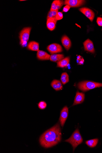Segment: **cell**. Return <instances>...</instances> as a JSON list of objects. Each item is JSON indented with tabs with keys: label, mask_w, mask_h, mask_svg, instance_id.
Instances as JSON below:
<instances>
[{
	"label": "cell",
	"mask_w": 102,
	"mask_h": 153,
	"mask_svg": "<svg viewBox=\"0 0 102 153\" xmlns=\"http://www.w3.org/2000/svg\"><path fill=\"white\" fill-rule=\"evenodd\" d=\"M69 57H67L57 62V67L60 68H64L67 66L70 62Z\"/></svg>",
	"instance_id": "e0dca14e"
},
{
	"label": "cell",
	"mask_w": 102,
	"mask_h": 153,
	"mask_svg": "<svg viewBox=\"0 0 102 153\" xmlns=\"http://www.w3.org/2000/svg\"><path fill=\"white\" fill-rule=\"evenodd\" d=\"M85 51L92 53H95V51L92 42L89 39L86 40L83 43Z\"/></svg>",
	"instance_id": "9c48e42d"
},
{
	"label": "cell",
	"mask_w": 102,
	"mask_h": 153,
	"mask_svg": "<svg viewBox=\"0 0 102 153\" xmlns=\"http://www.w3.org/2000/svg\"><path fill=\"white\" fill-rule=\"evenodd\" d=\"M20 1H25V0H20Z\"/></svg>",
	"instance_id": "83f0119b"
},
{
	"label": "cell",
	"mask_w": 102,
	"mask_h": 153,
	"mask_svg": "<svg viewBox=\"0 0 102 153\" xmlns=\"http://www.w3.org/2000/svg\"><path fill=\"white\" fill-rule=\"evenodd\" d=\"M65 142L70 143L72 145L74 151L77 147L83 142V139L79 129L77 128L70 137L66 140Z\"/></svg>",
	"instance_id": "3957f363"
},
{
	"label": "cell",
	"mask_w": 102,
	"mask_h": 153,
	"mask_svg": "<svg viewBox=\"0 0 102 153\" xmlns=\"http://www.w3.org/2000/svg\"><path fill=\"white\" fill-rule=\"evenodd\" d=\"M63 45L67 51H68L70 48L71 43L69 38L66 35L63 36L61 39Z\"/></svg>",
	"instance_id": "7c38bea8"
},
{
	"label": "cell",
	"mask_w": 102,
	"mask_h": 153,
	"mask_svg": "<svg viewBox=\"0 0 102 153\" xmlns=\"http://www.w3.org/2000/svg\"><path fill=\"white\" fill-rule=\"evenodd\" d=\"M81 58L82 57L81 56H78L77 57V61H78L79 62L80 61L81 59Z\"/></svg>",
	"instance_id": "4316f807"
},
{
	"label": "cell",
	"mask_w": 102,
	"mask_h": 153,
	"mask_svg": "<svg viewBox=\"0 0 102 153\" xmlns=\"http://www.w3.org/2000/svg\"><path fill=\"white\" fill-rule=\"evenodd\" d=\"M98 140L97 138L86 141V143L89 147L91 148L95 147L98 143Z\"/></svg>",
	"instance_id": "d6986e66"
},
{
	"label": "cell",
	"mask_w": 102,
	"mask_h": 153,
	"mask_svg": "<svg viewBox=\"0 0 102 153\" xmlns=\"http://www.w3.org/2000/svg\"><path fill=\"white\" fill-rule=\"evenodd\" d=\"M64 1L61 0H55L52 3L50 10H58L60 9L63 5Z\"/></svg>",
	"instance_id": "5bb4252c"
},
{
	"label": "cell",
	"mask_w": 102,
	"mask_h": 153,
	"mask_svg": "<svg viewBox=\"0 0 102 153\" xmlns=\"http://www.w3.org/2000/svg\"><path fill=\"white\" fill-rule=\"evenodd\" d=\"M79 11L82 12L87 18L92 22L95 16L94 12L91 9L87 7H83L79 9Z\"/></svg>",
	"instance_id": "52a82bcc"
},
{
	"label": "cell",
	"mask_w": 102,
	"mask_h": 153,
	"mask_svg": "<svg viewBox=\"0 0 102 153\" xmlns=\"http://www.w3.org/2000/svg\"><path fill=\"white\" fill-rule=\"evenodd\" d=\"M84 62V59L82 58L81 59L79 62L78 64L79 65H82L83 64Z\"/></svg>",
	"instance_id": "484cf974"
},
{
	"label": "cell",
	"mask_w": 102,
	"mask_h": 153,
	"mask_svg": "<svg viewBox=\"0 0 102 153\" xmlns=\"http://www.w3.org/2000/svg\"><path fill=\"white\" fill-rule=\"evenodd\" d=\"M61 80L62 83L65 85L69 81V76L66 72L62 73L61 75Z\"/></svg>",
	"instance_id": "ffe728a7"
},
{
	"label": "cell",
	"mask_w": 102,
	"mask_h": 153,
	"mask_svg": "<svg viewBox=\"0 0 102 153\" xmlns=\"http://www.w3.org/2000/svg\"><path fill=\"white\" fill-rule=\"evenodd\" d=\"M48 51L51 54L62 52L63 49L61 45L54 43L49 45L47 48Z\"/></svg>",
	"instance_id": "5b68a950"
},
{
	"label": "cell",
	"mask_w": 102,
	"mask_h": 153,
	"mask_svg": "<svg viewBox=\"0 0 102 153\" xmlns=\"http://www.w3.org/2000/svg\"><path fill=\"white\" fill-rule=\"evenodd\" d=\"M62 135L61 128L59 122L41 135L39 138L40 144L42 147L45 148L51 147L60 142Z\"/></svg>",
	"instance_id": "6da1fadb"
},
{
	"label": "cell",
	"mask_w": 102,
	"mask_h": 153,
	"mask_svg": "<svg viewBox=\"0 0 102 153\" xmlns=\"http://www.w3.org/2000/svg\"><path fill=\"white\" fill-rule=\"evenodd\" d=\"M64 58L63 54H53L51 56L50 60L52 62H59Z\"/></svg>",
	"instance_id": "ac0fdd59"
},
{
	"label": "cell",
	"mask_w": 102,
	"mask_h": 153,
	"mask_svg": "<svg viewBox=\"0 0 102 153\" xmlns=\"http://www.w3.org/2000/svg\"><path fill=\"white\" fill-rule=\"evenodd\" d=\"M51 55L46 52L39 50L37 53V59L41 60H48L50 59Z\"/></svg>",
	"instance_id": "8fae6325"
},
{
	"label": "cell",
	"mask_w": 102,
	"mask_h": 153,
	"mask_svg": "<svg viewBox=\"0 0 102 153\" xmlns=\"http://www.w3.org/2000/svg\"><path fill=\"white\" fill-rule=\"evenodd\" d=\"M70 7L68 5H66L63 8V11L65 12H68L70 9Z\"/></svg>",
	"instance_id": "d4e9b609"
},
{
	"label": "cell",
	"mask_w": 102,
	"mask_h": 153,
	"mask_svg": "<svg viewBox=\"0 0 102 153\" xmlns=\"http://www.w3.org/2000/svg\"><path fill=\"white\" fill-rule=\"evenodd\" d=\"M58 12V10H50L48 13L47 19L50 18H56Z\"/></svg>",
	"instance_id": "44dd1931"
},
{
	"label": "cell",
	"mask_w": 102,
	"mask_h": 153,
	"mask_svg": "<svg viewBox=\"0 0 102 153\" xmlns=\"http://www.w3.org/2000/svg\"><path fill=\"white\" fill-rule=\"evenodd\" d=\"M57 20L56 18H50L47 19V26L50 31L54 30L55 28Z\"/></svg>",
	"instance_id": "4fadbf2b"
},
{
	"label": "cell",
	"mask_w": 102,
	"mask_h": 153,
	"mask_svg": "<svg viewBox=\"0 0 102 153\" xmlns=\"http://www.w3.org/2000/svg\"><path fill=\"white\" fill-rule=\"evenodd\" d=\"M52 87L56 91H59L63 89V86L61 82L59 80L54 79L51 83Z\"/></svg>",
	"instance_id": "9a60e30c"
},
{
	"label": "cell",
	"mask_w": 102,
	"mask_h": 153,
	"mask_svg": "<svg viewBox=\"0 0 102 153\" xmlns=\"http://www.w3.org/2000/svg\"><path fill=\"white\" fill-rule=\"evenodd\" d=\"M27 48L29 50L34 51H39V44L34 41L30 42L28 44Z\"/></svg>",
	"instance_id": "2e32d148"
},
{
	"label": "cell",
	"mask_w": 102,
	"mask_h": 153,
	"mask_svg": "<svg viewBox=\"0 0 102 153\" xmlns=\"http://www.w3.org/2000/svg\"><path fill=\"white\" fill-rule=\"evenodd\" d=\"M63 18V15L62 12H58L56 16V19L57 21L62 19Z\"/></svg>",
	"instance_id": "603a6c76"
},
{
	"label": "cell",
	"mask_w": 102,
	"mask_h": 153,
	"mask_svg": "<svg viewBox=\"0 0 102 153\" xmlns=\"http://www.w3.org/2000/svg\"><path fill=\"white\" fill-rule=\"evenodd\" d=\"M47 103L44 101H41L38 104L39 108L42 110L45 109L47 107Z\"/></svg>",
	"instance_id": "7402d4cb"
},
{
	"label": "cell",
	"mask_w": 102,
	"mask_h": 153,
	"mask_svg": "<svg viewBox=\"0 0 102 153\" xmlns=\"http://www.w3.org/2000/svg\"><path fill=\"white\" fill-rule=\"evenodd\" d=\"M97 22L98 25L102 26V18L98 17L97 18Z\"/></svg>",
	"instance_id": "cb8c5ba5"
},
{
	"label": "cell",
	"mask_w": 102,
	"mask_h": 153,
	"mask_svg": "<svg viewBox=\"0 0 102 153\" xmlns=\"http://www.w3.org/2000/svg\"><path fill=\"white\" fill-rule=\"evenodd\" d=\"M31 30L30 27L24 28L19 33V38L20 45L24 47L27 43L30 37Z\"/></svg>",
	"instance_id": "277c9868"
},
{
	"label": "cell",
	"mask_w": 102,
	"mask_h": 153,
	"mask_svg": "<svg viewBox=\"0 0 102 153\" xmlns=\"http://www.w3.org/2000/svg\"><path fill=\"white\" fill-rule=\"evenodd\" d=\"M84 94L77 91L76 93L74 102L73 105L74 106L82 103L84 102Z\"/></svg>",
	"instance_id": "30bf717a"
},
{
	"label": "cell",
	"mask_w": 102,
	"mask_h": 153,
	"mask_svg": "<svg viewBox=\"0 0 102 153\" xmlns=\"http://www.w3.org/2000/svg\"><path fill=\"white\" fill-rule=\"evenodd\" d=\"M68 114V109L67 106L64 107L62 109L60 114V121L61 126L63 127L67 119Z\"/></svg>",
	"instance_id": "ba28073f"
},
{
	"label": "cell",
	"mask_w": 102,
	"mask_h": 153,
	"mask_svg": "<svg viewBox=\"0 0 102 153\" xmlns=\"http://www.w3.org/2000/svg\"><path fill=\"white\" fill-rule=\"evenodd\" d=\"M85 2V1L82 0H66L64 2V4L68 5L70 7H78L83 5Z\"/></svg>",
	"instance_id": "8992f818"
},
{
	"label": "cell",
	"mask_w": 102,
	"mask_h": 153,
	"mask_svg": "<svg viewBox=\"0 0 102 153\" xmlns=\"http://www.w3.org/2000/svg\"><path fill=\"white\" fill-rule=\"evenodd\" d=\"M101 87H102V83L89 81H82L78 84V88L83 92Z\"/></svg>",
	"instance_id": "7a4b0ae2"
}]
</instances>
